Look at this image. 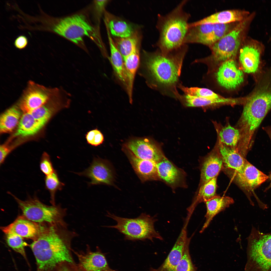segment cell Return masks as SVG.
Segmentation results:
<instances>
[{"label": "cell", "instance_id": "44dd1931", "mask_svg": "<svg viewBox=\"0 0 271 271\" xmlns=\"http://www.w3.org/2000/svg\"><path fill=\"white\" fill-rule=\"evenodd\" d=\"M105 24L110 33L115 37L125 38L132 35L136 31L131 24L105 11Z\"/></svg>", "mask_w": 271, "mask_h": 271}, {"label": "cell", "instance_id": "7a4b0ae2", "mask_svg": "<svg viewBox=\"0 0 271 271\" xmlns=\"http://www.w3.org/2000/svg\"><path fill=\"white\" fill-rule=\"evenodd\" d=\"M68 226L41 225L38 236L29 245L36 260L37 271H56L63 262H74L71 243L78 235Z\"/></svg>", "mask_w": 271, "mask_h": 271}, {"label": "cell", "instance_id": "ba28073f", "mask_svg": "<svg viewBox=\"0 0 271 271\" xmlns=\"http://www.w3.org/2000/svg\"><path fill=\"white\" fill-rule=\"evenodd\" d=\"M247 240L244 271H271V232L263 233L253 227Z\"/></svg>", "mask_w": 271, "mask_h": 271}, {"label": "cell", "instance_id": "e575fe53", "mask_svg": "<svg viewBox=\"0 0 271 271\" xmlns=\"http://www.w3.org/2000/svg\"><path fill=\"white\" fill-rule=\"evenodd\" d=\"M6 235V241L8 246L21 255L29 265L25 250V247L29 245L24 241L23 238L16 234H10Z\"/></svg>", "mask_w": 271, "mask_h": 271}, {"label": "cell", "instance_id": "9c48e42d", "mask_svg": "<svg viewBox=\"0 0 271 271\" xmlns=\"http://www.w3.org/2000/svg\"><path fill=\"white\" fill-rule=\"evenodd\" d=\"M60 88L47 87L30 81L22 94L19 106L24 113L30 112L46 103Z\"/></svg>", "mask_w": 271, "mask_h": 271}, {"label": "cell", "instance_id": "5b68a950", "mask_svg": "<svg viewBox=\"0 0 271 271\" xmlns=\"http://www.w3.org/2000/svg\"><path fill=\"white\" fill-rule=\"evenodd\" d=\"M107 216L116 222L115 225L107 227L117 230L124 235L125 240L132 241L149 240L152 242L154 239L163 240L155 228L157 221L155 216L142 213L136 218H129L119 217L109 212Z\"/></svg>", "mask_w": 271, "mask_h": 271}, {"label": "cell", "instance_id": "d6a6232c", "mask_svg": "<svg viewBox=\"0 0 271 271\" xmlns=\"http://www.w3.org/2000/svg\"><path fill=\"white\" fill-rule=\"evenodd\" d=\"M45 187L50 194V202L52 205H56L55 195L58 190L62 189L64 184L59 180L56 170L51 174L45 176L44 178Z\"/></svg>", "mask_w": 271, "mask_h": 271}, {"label": "cell", "instance_id": "30bf717a", "mask_svg": "<svg viewBox=\"0 0 271 271\" xmlns=\"http://www.w3.org/2000/svg\"><path fill=\"white\" fill-rule=\"evenodd\" d=\"M265 47L261 42L247 36L239 49V59L241 70L247 73L258 71Z\"/></svg>", "mask_w": 271, "mask_h": 271}, {"label": "cell", "instance_id": "cb8c5ba5", "mask_svg": "<svg viewBox=\"0 0 271 271\" xmlns=\"http://www.w3.org/2000/svg\"><path fill=\"white\" fill-rule=\"evenodd\" d=\"M130 152L131 162L135 170L141 178L145 180L160 179L156 162L151 160L140 159Z\"/></svg>", "mask_w": 271, "mask_h": 271}, {"label": "cell", "instance_id": "d4e9b609", "mask_svg": "<svg viewBox=\"0 0 271 271\" xmlns=\"http://www.w3.org/2000/svg\"><path fill=\"white\" fill-rule=\"evenodd\" d=\"M188 107H203L222 104H236L239 103L238 98H222L209 99L184 94L179 98Z\"/></svg>", "mask_w": 271, "mask_h": 271}, {"label": "cell", "instance_id": "8d00e7d4", "mask_svg": "<svg viewBox=\"0 0 271 271\" xmlns=\"http://www.w3.org/2000/svg\"><path fill=\"white\" fill-rule=\"evenodd\" d=\"M40 167L41 171L48 176L52 174L54 171L50 156L46 152H44L41 158Z\"/></svg>", "mask_w": 271, "mask_h": 271}, {"label": "cell", "instance_id": "bcb514c9", "mask_svg": "<svg viewBox=\"0 0 271 271\" xmlns=\"http://www.w3.org/2000/svg\"><path fill=\"white\" fill-rule=\"evenodd\" d=\"M271 40V36L270 37V38H269V39L268 40L269 41H270Z\"/></svg>", "mask_w": 271, "mask_h": 271}, {"label": "cell", "instance_id": "3957f363", "mask_svg": "<svg viewBox=\"0 0 271 271\" xmlns=\"http://www.w3.org/2000/svg\"><path fill=\"white\" fill-rule=\"evenodd\" d=\"M36 28L38 31L50 32L64 37L88 54L89 52L84 41L85 37L93 41L101 53L106 51L99 26L92 23L86 10L62 17L52 16L43 12L37 18Z\"/></svg>", "mask_w": 271, "mask_h": 271}, {"label": "cell", "instance_id": "484cf974", "mask_svg": "<svg viewBox=\"0 0 271 271\" xmlns=\"http://www.w3.org/2000/svg\"><path fill=\"white\" fill-rule=\"evenodd\" d=\"M106 29L110 51V56L109 58L115 75L125 87L126 78L123 58L115 46L109 30Z\"/></svg>", "mask_w": 271, "mask_h": 271}, {"label": "cell", "instance_id": "f35d334b", "mask_svg": "<svg viewBox=\"0 0 271 271\" xmlns=\"http://www.w3.org/2000/svg\"><path fill=\"white\" fill-rule=\"evenodd\" d=\"M109 1L107 0L94 1L93 8L94 15L96 19L99 24L102 14L105 13V7L108 3Z\"/></svg>", "mask_w": 271, "mask_h": 271}, {"label": "cell", "instance_id": "ac0fdd59", "mask_svg": "<svg viewBox=\"0 0 271 271\" xmlns=\"http://www.w3.org/2000/svg\"><path fill=\"white\" fill-rule=\"evenodd\" d=\"M189 221L186 220L181 232L172 250L160 267L167 271H174L181 259L188 237L187 227Z\"/></svg>", "mask_w": 271, "mask_h": 271}, {"label": "cell", "instance_id": "83f0119b", "mask_svg": "<svg viewBox=\"0 0 271 271\" xmlns=\"http://www.w3.org/2000/svg\"><path fill=\"white\" fill-rule=\"evenodd\" d=\"M44 126L35 119L30 113H25L19 121L16 136L26 137L34 135Z\"/></svg>", "mask_w": 271, "mask_h": 271}, {"label": "cell", "instance_id": "4fadbf2b", "mask_svg": "<svg viewBox=\"0 0 271 271\" xmlns=\"http://www.w3.org/2000/svg\"><path fill=\"white\" fill-rule=\"evenodd\" d=\"M126 147L135 156L142 159L157 163L165 157L158 147L147 138L130 140Z\"/></svg>", "mask_w": 271, "mask_h": 271}, {"label": "cell", "instance_id": "b9f144b4", "mask_svg": "<svg viewBox=\"0 0 271 271\" xmlns=\"http://www.w3.org/2000/svg\"><path fill=\"white\" fill-rule=\"evenodd\" d=\"M28 43L27 38L26 36L22 35L19 36L16 39L14 44L16 48L21 49L25 48Z\"/></svg>", "mask_w": 271, "mask_h": 271}, {"label": "cell", "instance_id": "7bdbcfd3", "mask_svg": "<svg viewBox=\"0 0 271 271\" xmlns=\"http://www.w3.org/2000/svg\"><path fill=\"white\" fill-rule=\"evenodd\" d=\"M263 129L267 133L271 141V126H267L263 127Z\"/></svg>", "mask_w": 271, "mask_h": 271}, {"label": "cell", "instance_id": "52a82bcc", "mask_svg": "<svg viewBox=\"0 0 271 271\" xmlns=\"http://www.w3.org/2000/svg\"><path fill=\"white\" fill-rule=\"evenodd\" d=\"M18 204L23 215L30 220L42 225H58L67 224L64 220L67 209L61 205L48 206L41 201L37 197H30L25 200L20 199L10 192Z\"/></svg>", "mask_w": 271, "mask_h": 271}, {"label": "cell", "instance_id": "f546056e", "mask_svg": "<svg viewBox=\"0 0 271 271\" xmlns=\"http://www.w3.org/2000/svg\"><path fill=\"white\" fill-rule=\"evenodd\" d=\"M21 115L20 110L15 106L11 107L3 113L0 118L1 133L12 131L19 122Z\"/></svg>", "mask_w": 271, "mask_h": 271}, {"label": "cell", "instance_id": "4316f807", "mask_svg": "<svg viewBox=\"0 0 271 271\" xmlns=\"http://www.w3.org/2000/svg\"><path fill=\"white\" fill-rule=\"evenodd\" d=\"M156 165L160 178L169 184L174 185L181 181V171L165 157L157 163Z\"/></svg>", "mask_w": 271, "mask_h": 271}, {"label": "cell", "instance_id": "e0dca14e", "mask_svg": "<svg viewBox=\"0 0 271 271\" xmlns=\"http://www.w3.org/2000/svg\"><path fill=\"white\" fill-rule=\"evenodd\" d=\"M89 178L90 184H110L113 179L111 171L107 164L98 159H95L90 166L79 174Z\"/></svg>", "mask_w": 271, "mask_h": 271}, {"label": "cell", "instance_id": "60d3db41", "mask_svg": "<svg viewBox=\"0 0 271 271\" xmlns=\"http://www.w3.org/2000/svg\"><path fill=\"white\" fill-rule=\"evenodd\" d=\"M16 146L9 145L7 144L1 145L0 147V164L1 165L6 157Z\"/></svg>", "mask_w": 271, "mask_h": 271}, {"label": "cell", "instance_id": "f1b7e54d", "mask_svg": "<svg viewBox=\"0 0 271 271\" xmlns=\"http://www.w3.org/2000/svg\"><path fill=\"white\" fill-rule=\"evenodd\" d=\"M141 36L136 31L130 36L125 38L114 37L115 45L122 55L123 59L140 46Z\"/></svg>", "mask_w": 271, "mask_h": 271}, {"label": "cell", "instance_id": "74e56055", "mask_svg": "<svg viewBox=\"0 0 271 271\" xmlns=\"http://www.w3.org/2000/svg\"><path fill=\"white\" fill-rule=\"evenodd\" d=\"M86 138L89 144L95 146L102 144L104 140L103 134L97 129L88 132L86 135Z\"/></svg>", "mask_w": 271, "mask_h": 271}, {"label": "cell", "instance_id": "7402d4cb", "mask_svg": "<svg viewBox=\"0 0 271 271\" xmlns=\"http://www.w3.org/2000/svg\"><path fill=\"white\" fill-rule=\"evenodd\" d=\"M219 150L221 156L226 166L240 172L243 169L246 160L236 150L219 142Z\"/></svg>", "mask_w": 271, "mask_h": 271}, {"label": "cell", "instance_id": "8992f818", "mask_svg": "<svg viewBox=\"0 0 271 271\" xmlns=\"http://www.w3.org/2000/svg\"><path fill=\"white\" fill-rule=\"evenodd\" d=\"M256 13H250L244 20L238 22L231 30L209 47L211 54L209 58L216 62L234 59L242 44L248 36L251 24Z\"/></svg>", "mask_w": 271, "mask_h": 271}, {"label": "cell", "instance_id": "9a60e30c", "mask_svg": "<svg viewBox=\"0 0 271 271\" xmlns=\"http://www.w3.org/2000/svg\"><path fill=\"white\" fill-rule=\"evenodd\" d=\"M72 251L78 258L79 265L85 271H117L110 267L104 255L98 248L92 251L88 245L86 252Z\"/></svg>", "mask_w": 271, "mask_h": 271}, {"label": "cell", "instance_id": "1f68e13d", "mask_svg": "<svg viewBox=\"0 0 271 271\" xmlns=\"http://www.w3.org/2000/svg\"><path fill=\"white\" fill-rule=\"evenodd\" d=\"M217 177L201 185L197 195L190 207V208L194 210L199 203L205 202L216 196Z\"/></svg>", "mask_w": 271, "mask_h": 271}, {"label": "cell", "instance_id": "d590c367", "mask_svg": "<svg viewBox=\"0 0 271 271\" xmlns=\"http://www.w3.org/2000/svg\"><path fill=\"white\" fill-rule=\"evenodd\" d=\"M191 237L187 238L182 257L174 271H197L190 255L189 245Z\"/></svg>", "mask_w": 271, "mask_h": 271}, {"label": "cell", "instance_id": "f6af8a7d", "mask_svg": "<svg viewBox=\"0 0 271 271\" xmlns=\"http://www.w3.org/2000/svg\"><path fill=\"white\" fill-rule=\"evenodd\" d=\"M269 178H270V183L269 186V187H271V174H270V175L269 177Z\"/></svg>", "mask_w": 271, "mask_h": 271}, {"label": "cell", "instance_id": "ffe728a7", "mask_svg": "<svg viewBox=\"0 0 271 271\" xmlns=\"http://www.w3.org/2000/svg\"><path fill=\"white\" fill-rule=\"evenodd\" d=\"M234 202L233 199L230 197L217 195L205 202L207 210L205 216L206 220L200 232H203L216 215L228 207Z\"/></svg>", "mask_w": 271, "mask_h": 271}, {"label": "cell", "instance_id": "603a6c76", "mask_svg": "<svg viewBox=\"0 0 271 271\" xmlns=\"http://www.w3.org/2000/svg\"><path fill=\"white\" fill-rule=\"evenodd\" d=\"M223 162L221 156L215 153H212L206 158L201 170V185L217 177L221 169Z\"/></svg>", "mask_w": 271, "mask_h": 271}, {"label": "cell", "instance_id": "8fae6325", "mask_svg": "<svg viewBox=\"0 0 271 271\" xmlns=\"http://www.w3.org/2000/svg\"><path fill=\"white\" fill-rule=\"evenodd\" d=\"M215 76L219 84L228 90L235 89L244 81L243 72L238 67L234 59L222 62Z\"/></svg>", "mask_w": 271, "mask_h": 271}, {"label": "cell", "instance_id": "2e32d148", "mask_svg": "<svg viewBox=\"0 0 271 271\" xmlns=\"http://www.w3.org/2000/svg\"><path fill=\"white\" fill-rule=\"evenodd\" d=\"M250 13L249 11L243 10H226L216 13L192 23L194 25H198L225 24L238 22L244 20Z\"/></svg>", "mask_w": 271, "mask_h": 271}, {"label": "cell", "instance_id": "7c38bea8", "mask_svg": "<svg viewBox=\"0 0 271 271\" xmlns=\"http://www.w3.org/2000/svg\"><path fill=\"white\" fill-rule=\"evenodd\" d=\"M236 182L248 194H251L269 178L268 176L247 160L242 171L240 172H236Z\"/></svg>", "mask_w": 271, "mask_h": 271}, {"label": "cell", "instance_id": "836d02e7", "mask_svg": "<svg viewBox=\"0 0 271 271\" xmlns=\"http://www.w3.org/2000/svg\"><path fill=\"white\" fill-rule=\"evenodd\" d=\"M184 94L209 99H217L223 97L215 93L211 90L206 88L197 87H188L181 83L178 86Z\"/></svg>", "mask_w": 271, "mask_h": 271}, {"label": "cell", "instance_id": "277c9868", "mask_svg": "<svg viewBox=\"0 0 271 271\" xmlns=\"http://www.w3.org/2000/svg\"><path fill=\"white\" fill-rule=\"evenodd\" d=\"M188 0L181 2L172 10L163 15L158 14L156 27L159 36L156 46L162 52L169 53L185 44L190 14L184 8Z\"/></svg>", "mask_w": 271, "mask_h": 271}, {"label": "cell", "instance_id": "7dc6e473", "mask_svg": "<svg viewBox=\"0 0 271 271\" xmlns=\"http://www.w3.org/2000/svg\"><path fill=\"white\" fill-rule=\"evenodd\" d=\"M270 67L271 68V66Z\"/></svg>", "mask_w": 271, "mask_h": 271}, {"label": "cell", "instance_id": "6da1fadb", "mask_svg": "<svg viewBox=\"0 0 271 271\" xmlns=\"http://www.w3.org/2000/svg\"><path fill=\"white\" fill-rule=\"evenodd\" d=\"M188 49L185 44L167 53L157 48L152 52L144 51L140 73L148 86L163 95L178 98L180 94L177 88L180 83L179 78Z\"/></svg>", "mask_w": 271, "mask_h": 271}, {"label": "cell", "instance_id": "d6986e66", "mask_svg": "<svg viewBox=\"0 0 271 271\" xmlns=\"http://www.w3.org/2000/svg\"><path fill=\"white\" fill-rule=\"evenodd\" d=\"M140 47L123 59L126 83V89L129 102L132 101V91L134 81L137 71L140 64Z\"/></svg>", "mask_w": 271, "mask_h": 271}, {"label": "cell", "instance_id": "4dcf8cb0", "mask_svg": "<svg viewBox=\"0 0 271 271\" xmlns=\"http://www.w3.org/2000/svg\"><path fill=\"white\" fill-rule=\"evenodd\" d=\"M219 142L232 148L237 150L241 138V133L238 128L229 124L223 128L219 133Z\"/></svg>", "mask_w": 271, "mask_h": 271}, {"label": "cell", "instance_id": "5bb4252c", "mask_svg": "<svg viewBox=\"0 0 271 271\" xmlns=\"http://www.w3.org/2000/svg\"><path fill=\"white\" fill-rule=\"evenodd\" d=\"M41 225L32 222L23 215L18 217L12 223L1 229L6 235L13 234L34 241L38 236Z\"/></svg>", "mask_w": 271, "mask_h": 271}, {"label": "cell", "instance_id": "ab89813d", "mask_svg": "<svg viewBox=\"0 0 271 271\" xmlns=\"http://www.w3.org/2000/svg\"><path fill=\"white\" fill-rule=\"evenodd\" d=\"M56 271H85L79 265L74 262H63L58 266Z\"/></svg>", "mask_w": 271, "mask_h": 271}, {"label": "cell", "instance_id": "ee69618b", "mask_svg": "<svg viewBox=\"0 0 271 271\" xmlns=\"http://www.w3.org/2000/svg\"><path fill=\"white\" fill-rule=\"evenodd\" d=\"M149 271H167L160 267L158 268H151Z\"/></svg>", "mask_w": 271, "mask_h": 271}]
</instances>
